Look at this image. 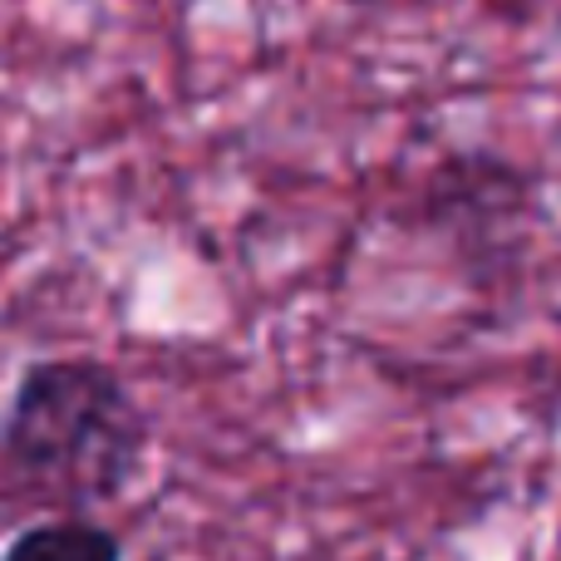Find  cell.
I'll use <instances>...</instances> for the list:
<instances>
[{
    "instance_id": "3957f363",
    "label": "cell",
    "mask_w": 561,
    "mask_h": 561,
    "mask_svg": "<svg viewBox=\"0 0 561 561\" xmlns=\"http://www.w3.org/2000/svg\"><path fill=\"white\" fill-rule=\"evenodd\" d=\"M0 561H124V537L94 517H45L20 527Z\"/></svg>"
},
{
    "instance_id": "7a4b0ae2",
    "label": "cell",
    "mask_w": 561,
    "mask_h": 561,
    "mask_svg": "<svg viewBox=\"0 0 561 561\" xmlns=\"http://www.w3.org/2000/svg\"><path fill=\"white\" fill-rule=\"evenodd\" d=\"M428 217L458 242H517L527 217V178L503 158H448L428 178Z\"/></svg>"
},
{
    "instance_id": "6da1fadb",
    "label": "cell",
    "mask_w": 561,
    "mask_h": 561,
    "mask_svg": "<svg viewBox=\"0 0 561 561\" xmlns=\"http://www.w3.org/2000/svg\"><path fill=\"white\" fill-rule=\"evenodd\" d=\"M148 414L104 359H30L0 409V488L35 507L89 517L134 488Z\"/></svg>"
}]
</instances>
